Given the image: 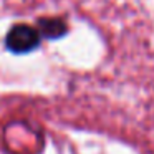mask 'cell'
<instances>
[{
  "label": "cell",
  "instance_id": "6da1fadb",
  "mask_svg": "<svg viewBox=\"0 0 154 154\" xmlns=\"http://www.w3.org/2000/svg\"><path fill=\"white\" fill-rule=\"evenodd\" d=\"M5 45L10 51L18 55L30 53L40 45V32L25 23H18L10 28L5 38Z\"/></svg>",
  "mask_w": 154,
  "mask_h": 154
},
{
  "label": "cell",
  "instance_id": "7a4b0ae2",
  "mask_svg": "<svg viewBox=\"0 0 154 154\" xmlns=\"http://www.w3.org/2000/svg\"><path fill=\"white\" fill-rule=\"evenodd\" d=\"M38 30L47 38H60L66 33V23L60 18H42L38 20Z\"/></svg>",
  "mask_w": 154,
  "mask_h": 154
}]
</instances>
